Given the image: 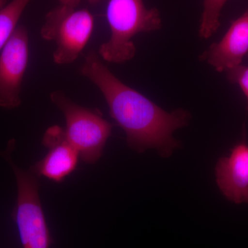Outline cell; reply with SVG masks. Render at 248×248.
<instances>
[{"mask_svg":"<svg viewBox=\"0 0 248 248\" xmlns=\"http://www.w3.org/2000/svg\"><path fill=\"white\" fill-rule=\"evenodd\" d=\"M50 97L64 115L68 141L84 162L95 163L110 138L112 124L103 118L99 111L78 105L62 91L52 93Z\"/></svg>","mask_w":248,"mask_h":248,"instance_id":"obj_3","label":"cell"},{"mask_svg":"<svg viewBox=\"0 0 248 248\" xmlns=\"http://www.w3.org/2000/svg\"><path fill=\"white\" fill-rule=\"evenodd\" d=\"M42 143L48 149L45 157L31 168V172L56 183H61L78 166L79 155L59 125L47 129Z\"/></svg>","mask_w":248,"mask_h":248,"instance_id":"obj_6","label":"cell"},{"mask_svg":"<svg viewBox=\"0 0 248 248\" xmlns=\"http://www.w3.org/2000/svg\"><path fill=\"white\" fill-rule=\"evenodd\" d=\"M107 16L110 37L100 46L99 53L103 60L111 63L131 60L136 53L134 37L161 27L159 11L147 9L143 0H109Z\"/></svg>","mask_w":248,"mask_h":248,"instance_id":"obj_2","label":"cell"},{"mask_svg":"<svg viewBox=\"0 0 248 248\" xmlns=\"http://www.w3.org/2000/svg\"><path fill=\"white\" fill-rule=\"evenodd\" d=\"M31 0H12L0 9V50L17 29L18 21Z\"/></svg>","mask_w":248,"mask_h":248,"instance_id":"obj_9","label":"cell"},{"mask_svg":"<svg viewBox=\"0 0 248 248\" xmlns=\"http://www.w3.org/2000/svg\"><path fill=\"white\" fill-rule=\"evenodd\" d=\"M60 4L66 5V6H71L73 8L78 7L81 0H59ZM91 4H97L101 0H87Z\"/></svg>","mask_w":248,"mask_h":248,"instance_id":"obj_12","label":"cell"},{"mask_svg":"<svg viewBox=\"0 0 248 248\" xmlns=\"http://www.w3.org/2000/svg\"><path fill=\"white\" fill-rule=\"evenodd\" d=\"M228 0H203V11L200 28V36L210 38L220 27V17Z\"/></svg>","mask_w":248,"mask_h":248,"instance_id":"obj_10","label":"cell"},{"mask_svg":"<svg viewBox=\"0 0 248 248\" xmlns=\"http://www.w3.org/2000/svg\"><path fill=\"white\" fill-rule=\"evenodd\" d=\"M94 29V17L86 9L60 4L49 11L40 31L45 40L53 41V60L58 64L76 61L87 45Z\"/></svg>","mask_w":248,"mask_h":248,"instance_id":"obj_4","label":"cell"},{"mask_svg":"<svg viewBox=\"0 0 248 248\" xmlns=\"http://www.w3.org/2000/svg\"><path fill=\"white\" fill-rule=\"evenodd\" d=\"M217 183L223 195L236 204L248 203V146L240 143L217 162Z\"/></svg>","mask_w":248,"mask_h":248,"instance_id":"obj_8","label":"cell"},{"mask_svg":"<svg viewBox=\"0 0 248 248\" xmlns=\"http://www.w3.org/2000/svg\"><path fill=\"white\" fill-rule=\"evenodd\" d=\"M6 0H0V9H2L6 4Z\"/></svg>","mask_w":248,"mask_h":248,"instance_id":"obj_13","label":"cell"},{"mask_svg":"<svg viewBox=\"0 0 248 248\" xmlns=\"http://www.w3.org/2000/svg\"><path fill=\"white\" fill-rule=\"evenodd\" d=\"M231 82L239 85L248 101V66L240 65L226 71Z\"/></svg>","mask_w":248,"mask_h":248,"instance_id":"obj_11","label":"cell"},{"mask_svg":"<svg viewBox=\"0 0 248 248\" xmlns=\"http://www.w3.org/2000/svg\"><path fill=\"white\" fill-rule=\"evenodd\" d=\"M27 29L17 27L0 54V107L12 110L21 105L23 79L29 63Z\"/></svg>","mask_w":248,"mask_h":248,"instance_id":"obj_5","label":"cell"},{"mask_svg":"<svg viewBox=\"0 0 248 248\" xmlns=\"http://www.w3.org/2000/svg\"><path fill=\"white\" fill-rule=\"evenodd\" d=\"M248 53V9L232 22L221 40L204 53L203 60L217 71H228L241 65Z\"/></svg>","mask_w":248,"mask_h":248,"instance_id":"obj_7","label":"cell"},{"mask_svg":"<svg viewBox=\"0 0 248 248\" xmlns=\"http://www.w3.org/2000/svg\"><path fill=\"white\" fill-rule=\"evenodd\" d=\"M80 73L102 93L111 117L125 132L127 143L132 149L143 153L154 148L160 155L167 157L179 147L172 134L187 125L190 118L187 111L178 109L166 112L124 84L94 51H90L85 56Z\"/></svg>","mask_w":248,"mask_h":248,"instance_id":"obj_1","label":"cell"}]
</instances>
